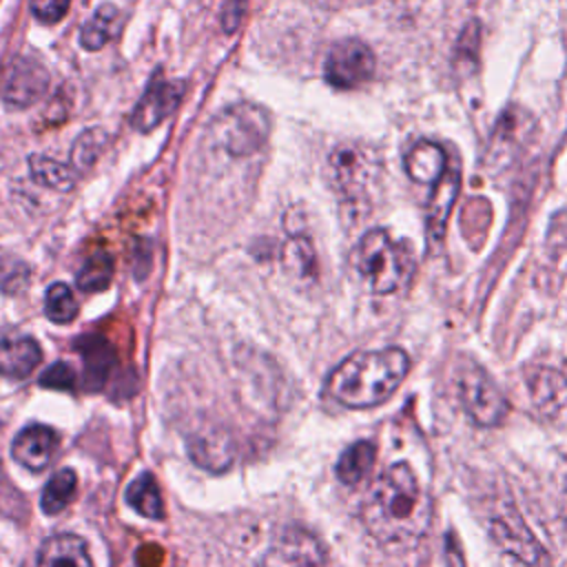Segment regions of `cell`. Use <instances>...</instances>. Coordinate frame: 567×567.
I'll list each match as a JSON object with an SVG mask.
<instances>
[{"instance_id": "1", "label": "cell", "mask_w": 567, "mask_h": 567, "mask_svg": "<svg viewBox=\"0 0 567 567\" xmlns=\"http://www.w3.org/2000/svg\"><path fill=\"white\" fill-rule=\"evenodd\" d=\"M365 529L383 545L414 540L430 518L425 494L408 463L390 465L372 485L361 505Z\"/></svg>"}, {"instance_id": "2", "label": "cell", "mask_w": 567, "mask_h": 567, "mask_svg": "<svg viewBox=\"0 0 567 567\" xmlns=\"http://www.w3.org/2000/svg\"><path fill=\"white\" fill-rule=\"evenodd\" d=\"M410 370V359L401 348L359 350L346 357L328 377V394L352 410L383 403L401 385Z\"/></svg>"}, {"instance_id": "3", "label": "cell", "mask_w": 567, "mask_h": 567, "mask_svg": "<svg viewBox=\"0 0 567 567\" xmlns=\"http://www.w3.org/2000/svg\"><path fill=\"white\" fill-rule=\"evenodd\" d=\"M352 264L368 288L377 295H392L401 290L412 275V257L403 244L390 237L383 228L368 230L354 252Z\"/></svg>"}, {"instance_id": "4", "label": "cell", "mask_w": 567, "mask_h": 567, "mask_svg": "<svg viewBox=\"0 0 567 567\" xmlns=\"http://www.w3.org/2000/svg\"><path fill=\"white\" fill-rule=\"evenodd\" d=\"M270 133V115L259 106L250 102L233 104L219 117L213 122V135L215 142L221 146V151L246 157L257 153Z\"/></svg>"}, {"instance_id": "5", "label": "cell", "mask_w": 567, "mask_h": 567, "mask_svg": "<svg viewBox=\"0 0 567 567\" xmlns=\"http://www.w3.org/2000/svg\"><path fill=\"white\" fill-rule=\"evenodd\" d=\"M330 175L348 204H361L377 177V157L359 144H341L330 155Z\"/></svg>"}, {"instance_id": "6", "label": "cell", "mask_w": 567, "mask_h": 567, "mask_svg": "<svg viewBox=\"0 0 567 567\" xmlns=\"http://www.w3.org/2000/svg\"><path fill=\"white\" fill-rule=\"evenodd\" d=\"M458 399L465 414L481 427H494L507 416V399L496 383L476 365L458 374Z\"/></svg>"}, {"instance_id": "7", "label": "cell", "mask_w": 567, "mask_h": 567, "mask_svg": "<svg viewBox=\"0 0 567 567\" xmlns=\"http://www.w3.org/2000/svg\"><path fill=\"white\" fill-rule=\"evenodd\" d=\"M489 534L494 543L518 563L527 567L549 565V556L545 547L538 543V538L532 534V529L525 525V520L516 509L505 507L503 512H496L489 520Z\"/></svg>"}, {"instance_id": "8", "label": "cell", "mask_w": 567, "mask_h": 567, "mask_svg": "<svg viewBox=\"0 0 567 567\" xmlns=\"http://www.w3.org/2000/svg\"><path fill=\"white\" fill-rule=\"evenodd\" d=\"M525 390L534 414L545 423L567 419V377L549 365H527L523 370Z\"/></svg>"}, {"instance_id": "9", "label": "cell", "mask_w": 567, "mask_h": 567, "mask_svg": "<svg viewBox=\"0 0 567 567\" xmlns=\"http://www.w3.org/2000/svg\"><path fill=\"white\" fill-rule=\"evenodd\" d=\"M326 80L330 86L348 91L365 84L374 73V53L361 40L337 42L326 58Z\"/></svg>"}, {"instance_id": "10", "label": "cell", "mask_w": 567, "mask_h": 567, "mask_svg": "<svg viewBox=\"0 0 567 567\" xmlns=\"http://www.w3.org/2000/svg\"><path fill=\"white\" fill-rule=\"evenodd\" d=\"M261 567H328L323 545L303 527H286L264 554Z\"/></svg>"}, {"instance_id": "11", "label": "cell", "mask_w": 567, "mask_h": 567, "mask_svg": "<svg viewBox=\"0 0 567 567\" xmlns=\"http://www.w3.org/2000/svg\"><path fill=\"white\" fill-rule=\"evenodd\" d=\"M49 89V71L33 55H16L2 80V100L11 109L33 106Z\"/></svg>"}, {"instance_id": "12", "label": "cell", "mask_w": 567, "mask_h": 567, "mask_svg": "<svg viewBox=\"0 0 567 567\" xmlns=\"http://www.w3.org/2000/svg\"><path fill=\"white\" fill-rule=\"evenodd\" d=\"M184 91L186 89L182 82L155 78L135 106V113L131 117L133 126L142 133H148L155 126H159L177 109V104L184 97Z\"/></svg>"}, {"instance_id": "13", "label": "cell", "mask_w": 567, "mask_h": 567, "mask_svg": "<svg viewBox=\"0 0 567 567\" xmlns=\"http://www.w3.org/2000/svg\"><path fill=\"white\" fill-rule=\"evenodd\" d=\"M58 445L60 439L53 427L33 423L16 434L11 443V454L22 467L31 472H42L53 461Z\"/></svg>"}, {"instance_id": "14", "label": "cell", "mask_w": 567, "mask_h": 567, "mask_svg": "<svg viewBox=\"0 0 567 567\" xmlns=\"http://www.w3.org/2000/svg\"><path fill=\"white\" fill-rule=\"evenodd\" d=\"M42 361L38 341L18 330H0V377L27 379Z\"/></svg>"}, {"instance_id": "15", "label": "cell", "mask_w": 567, "mask_h": 567, "mask_svg": "<svg viewBox=\"0 0 567 567\" xmlns=\"http://www.w3.org/2000/svg\"><path fill=\"white\" fill-rule=\"evenodd\" d=\"M458 186H461V173L456 166H445L441 177L432 184V195L427 202V233L434 241H439L445 233V224L456 202Z\"/></svg>"}, {"instance_id": "16", "label": "cell", "mask_w": 567, "mask_h": 567, "mask_svg": "<svg viewBox=\"0 0 567 567\" xmlns=\"http://www.w3.org/2000/svg\"><path fill=\"white\" fill-rule=\"evenodd\" d=\"M35 567H93V563L80 536L55 534L42 543Z\"/></svg>"}, {"instance_id": "17", "label": "cell", "mask_w": 567, "mask_h": 567, "mask_svg": "<svg viewBox=\"0 0 567 567\" xmlns=\"http://www.w3.org/2000/svg\"><path fill=\"white\" fill-rule=\"evenodd\" d=\"M445 166V151L434 142H419L405 155V173L416 184H434Z\"/></svg>"}, {"instance_id": "18", "label": "cell", "mask_w": 567, "mask_h": 567, "mask_svg": "<svg viewBox=\"0 0 567 567\" xmlns=\"http://www.w3.org/2000/svg\"><path fill=\"white\" fill-rule=\"evenodd\" d=\"M126 503L144 518L162 520L166 516L157 481L151 472H142L137 478L131 481V485L126 487Z\"/></svg>"}, {"instance_id": "19", "label": "cell", "mask_w": 567, "mask_h": 567, "mask_svg": "<svg viewBox=\"0 0 567 567\" xmlns=\"http://www.w3.org/2000/svg\"><path fill=\"white\" fill-rule=\"evenodd\" d=\"M377 458V450L370 441H357L337 461V478L346 485H357L361 483L368 472L372 470Z\"/></svg>"}, {"instance_id": "20", "label": "cell", "mask_w": 567, "mask_h": 567, "mask_svg": "<svg viewBox=\"0 0 567 567\" xmlns=\"http://www.w3.org/2000/svg\"><path fill=\"white\" fill-rule=\"evenodd\" d=\"M29 171L38 184L53 190H71L78 179V171L71 164L58 162L47 155H31Z\"/></svg>"}, {"instance_id": "21", "label": "cell", "mask_w": 567, "mask_h": 567, "mask_svg": "<svg viewBox=\"0 0 567 567\" xmlns=\"http://www.w3.org/2000/svg\"><path fill=\"white\" fill-rule=\"evenodd\" d=\"M120 22V11L113 4H102L93 11V16L84 22L80 31V44L89 51L102 49L106 42L113 40Z\"/></svg>"}, {"instance_id": "22", "label": "cell", "mask_w": 567, "mask_h": 567, "mask_svg": "<svg viewBox=\"0 0 567 567\" xmlns=\"http://www.w3.org/2000/svg\"><path fill=\"white\" fill-rule=\"evenodd\" d=\"M113 268H115L113 257L104 248L93 250L84 259L82 268L78 270V277H75L78 288L84 292H100V290L109 288V284L113 279Z\"/></svg>"}, {"instance_id": "23", "label": "cell", "mask_w": 567, "mask_h": 567, "mask_svg": "<svg viewBox=\"0 0 567 567\" xmlns=\"http://www.w3.org/2000/svg\"><path fill=\"white\" fill-rule=\"evenodd\" d=\"M75 487H78V476L73 470L62 467L58 470L49 483L44 485V492L40 496V507L44 514H58L62 512L75 496Z\"/></svg>"}, {"instance_id": "24", "label": "cell", "mask_w": 567, "mask_h": 567, "mask_svg": "<svg viewBox=\"0 0 567 567\" xmlns=\"http://www.w3.org/2000/svg\"><path fill=\"white\" fill-rule=\"evenodd\" d=\"M78 299L66 284L55 281L49 286L44 292V312L53 323H71L78 317Z\"/></svg>"}, {"instance_id": "25", "label": "cell", "mask_w": 567, "mask_h": 567, "mask_svg": "<svg viewBox=\"0 0 567 567\" xmlns=\"http://www.w3.org/2000/svg\"><path fill=\"white\" fill-rule=\"evenodd\" d=\"M106 144H109V135L102 128H86L71 148V159H73L71 166L75 171L91 168L102 155V151L106 148Z\"/></svg>"}, {"instance_id": "26", "label": "cell", "mask_w": 567, "mask_h": 567, "mask_svg": "<svg viewBox=\"0 0 567 567\" xmlns=\"http://www.w3.org/2000/svg\"><path fill=\"white\" fill-rule=\"evenodd\" d=\"M29 286V266L16 255L0 248V288L9 295H18Z\"/></svg>"}, {"instance_id": "27", "label": "cell", "mask_w": 567, "mask_h": 567, "mask_svg": "<svg viewBox=\"0 0 567 567\" xmlns=\"http://www.w3.org/2000/svg\"><path fill=\"white\" fill-rule=\"evenodd\" d=\"M82 352H84V361L91 372V379L104 381L106 372L113 365V352L109 343L102 339H91V343H82Z\"/></svg>"}, {"instance_id": "28", "label": "cell", "mask_w": 567, "mask_h": 567, "mask_svg": "<svg viewBox=\"0 0 567 567\" xmlns=\"http://www.w3.org/2000/svg\"><path fill=\"white\" fill-rule=\"evenodd\" d=\"M288 264L292 266V272L297 275H315V250L306 237H292L286 252Z\"/></svg>"}, {"instance_id": "29", "label": "cell", "mask_w": 567, "mask_h": 567, "mask_svg": "<svg viewBox=\"0 0 567 567\" xmlns=\"http://www.w3.org/2000/svg\"><path fill=\"white\" fill-rule=\"evenodd\" d=\"M40 385L42 388H53V390H71L75 385V372H73V368L69 363L55 361L53 365H49L42 372Z\"/></svg>"}, {"instance_id": "30", "label": "cell", "mask_w": 567, "mask_h": 567, "mask_svg": "<svg viewBox=\"0 0 567 567\" xmlns=\"http://www.w3.org/2000/svg\"><path fill=\"white\" fill-rule=\"evenodd\" d=\"M71 7V0H31V13L47 24L60 22Z\"/></svg>"}, {"instance_id": "31", "label": "cell", "mask_w": 567, "mask_h": 567, "mask_svg": "<svg viewBox=\"0 0 567 567\" xmlns=\"http://www.w3.org/2000/svg\"><path fill=\"white\" fill-rule=\"evenodd\" d=\"M246 0H221V27L226 33H233L244 16Z\"/></svg>"}, {"instance_id": "32", "label": "cell", "mask_w": 567, "mask_h": 567, "mask_svg": "<svg viewBox=\"0 0 567 567\" xmlns=\"http://www.w3.org/2000/svg\"><path fill=\"white\" fill-rule=\"evenodd\" d=\"M445 567H467L461 547L456 545V538L450 536L447 547H445Z\"/></svg>"}]
</instances>
